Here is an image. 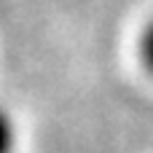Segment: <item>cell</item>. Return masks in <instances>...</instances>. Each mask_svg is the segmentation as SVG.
Here are the masks:
<instances>
[{
  "label": "cell",
  "instance_id": "obj_1",
  "mask_svg": "<svg viewBox=\"0 0 153 153\" xmlns=\"http://www.w3.org/2000/svg\"><path fill=\"white\" fill-rule=\"evenodd\" d=\"M137 59H140V67L153 78V16L140 27V35H137Z\"/></svg>",
  "mask_w": 153,
  "mask_h": 153
},
{
  "label": "cell",
  "instance_id": "obj_2",
  "mask_svg": "<svg viewBox=\"0 0 153 153\" xmlns=\"http://www.w3.org/2000/svg\"><path fill=\"white\" fill-rule=\"evenodd\" d=\"M16 143H19L16 121H13L11 110L0 105V153H16Z\"/></svg>",
  "mask_w": 153,
  "mask_h": 153
}]
</instances>
